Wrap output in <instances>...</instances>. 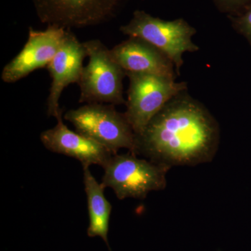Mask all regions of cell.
<instances>
[{
    "mask_svg": "<svg viewBox=\"0 0 251 251\" xmlns=\"http://www.w3.org/2000/svg\"><path fill=\"white\" fill-rule=\"evenodd\" d=\"M220 140L219 122L186 91L172 99L136 135L135 154L170 169L196 166L212 161Z\"/></svg>",
    "mask_w": 251,
    "mask_h": 251,
    "instance_id": "obj_1",
    "label": "cell"
},
{
    "mask_svg": "<svg viewBox=\"0 0 251 251\" xmlns=\"http://www.w3.org/2000/svg\"><path fill=\"white\" fill-rule=\"evenodd\" d=\"M120 29L125 35L144 39L166 54L174 64L177 76L184 65V53L200 50L193 41L197 30L182 18L166 21L136 10L129 22Z\"/></svg>",
    "mask_w": 251,
    "mask_h": 251,
    "instance_id": "obj_2",
    "label": "cell"
},
{
    "mask_svg": "<svg viewBox=\"0 0 251 251\" xmlns=\"http://www.w3.org/2000/svg\"><path fill=\"white\" fill-rule=\"evenodd\" d=\"M83 44L89 62L83 67L77 83L79 103L126 104L123 87L126 72L112 57L110 49L99 39Z\"/></svg>",
    "mask_w": 251,
    "mask_h": 251,
    "instance_id": "obj_3",
    "label": "cell"
},
{
    "mask_svg": "<svg viewBox=\"0 0 251 251\" xmlns=\"http://www.w3.org/2000/svg\"><path fill=\"white\" fill-rule=\"evenodd\" d=\"M101 184L113 190L119 200H143L151 191L164 190L170 168L132 152L112 155L103 167Z\"/></svg>",
    "mask_w": 251,
    "mask_h": 251,
    "instance_id": "obj_4",
    "label": "cell"
},
{
    "mask_svg": "<svg viewBox=\"0 0 251 251\" xmlns=\"http://www.w3.org/2000/svg\"><path fill=\"white\" fill-rule=\"evenodd\" d=\"M115 105L89 103L68 110L64 119L77 132L103 145L114 154L127 149L135 154V135L125 112L117 111Z\"/></svg>",
    "mask_w": 251,
    "mask_h": 251,
    "instance_id": "obj_5",
    "label": "cell"
},
{
    "mask_svg": "<svg viewBox=\"0 0 251 251\" xmlns=\"http://www.w3.org/2000/svg\"><path fill=\"white\" fill-rule=\"evenodd\" d=\"M129 80L125 112L135 135L176 95L188 90V82L152 75L126 72Z\"/></svg>",
    "mask_w": 251,
    "mask_h": 251,
    "instance_id": "obj_6",
    "label": "cell"
},
{
    "mask_svg": "<svg viewBox=\"0 0 251 251\" xmlns=\"http://www.w3.org/2000/svg\"><path fill=\"white\" fill-rule=\"evenodd\" d=\"M41 22L64 29L97 25L115 14L120 0H32Z\"/></svg>",
    "mask_w": 251,
    "mask_h": 251,
    "instance_id": "obj_7",
    "label": "cell"
},
{
    "mask_svg": "<svg viewBox=\"0 0 251 251\" xmlns=\"http://www.w3.org/2000/svg\"><path fill=\"white\" fill-rule=\"evenodd\" d=\"M67 31L57 25H48L44 31L29 27L27 42L21 52L5 66L1 80L6 83H14L37 69L47 67L58 50Z\"/></svg>",
    "mask_w": 251,
    "mask_h": 251,
    "instance_id": "obj_8",
    "label": "cell"
},
{
    "mask_svg": "<svg viewBox=\"0 0 251 251\" xmlns=\"http://www.w3.org/2000/svg\"><path fill=\"white\" fill-rule=\"evenodd\" d=\"M87 57L85 46L75 34L67 29V34L58 50L47 68L52 79L47 99V114L58 119L63 110L59 106V99L63 91L73 83H78L83 69V61Z\"/></svg>",
    "mask_w": 251,
    "mask_h": 251,
    "instance_id": "obj_9",
    "label": "cell"
},
{
    "mask_svg": "<svg viewBox=\"0 0 251 251\" xmlns=\"http://www.w3.org/2000/svg\"><path fill=\"white\" fill-rule=\"evenodd\" d=\"M57 121L53 128L44 130L41 134V143L49 151L75 158L82 166L99 165L102 168L114 155L100 144L69 129L63 122L62 116Z\"/></svg>",
    "mask_w": 251,
    "mask_h": 251,
    "instance_id": "obj_10",
    "label": "cell"
},
{
    "mask_svg": "<svg viewBox=\"0 0 251 251\" xmlns=\"http://www.w3.org/2000/svg\"><path fill=\"white\" fill-rule=\"evenodd\" d=\"M112 57L126 72L152 74L176 80L171 59L151 44L138 37H128L110 49Z\"/></svg>",
    "mask_w": 251,
    "mask_h": 251,
    "instance_id": "obj_11",
    "label": "cell"
},
{
    "mask_svg": "<svg viewBox=\"0 0 251 251\" xmlns=\"http://www.w3.org/2000/svg\"><path fill=\"white\" fill-rule=\"evenodd\" d=\"M83 181L87 196L90 225L87 229V235L90 237H100L109 245L108 234L110 226L112 205L104 194L103 185L99 184L92 174L90 166H82Z\"/></svg>",
    "mask_w": 251,
    "mask_h": 251,
    "instance_id": "obj_12",
    "label": "cell"
},
{
    "mask_svg": "<svg viewBox=\"0 0 251 251\" xmlns=\"http://www.w3.org/2000/svg\"><path fill=\"white\" fill-rule=\"evenodd\" d=\"M227 18L232 29L247 40L251 49V4L238 14Z\"/></svg>",
    "mask_w": 251,
    "mask_h": 251,
    "instance_id": "obj_13",
    "label": "cell"
},
{
    "mask_svg": "<svg viewBox=\"0 0 251 251\" xmlns=\"http://www.w3.org/2000/svg\"><path fill=\"white\" fill-rule=\"evenodd\" d=\"M219 12L227 16L237 14L251 4V0H212Z\"/></svg>",
    "mask_w": 251,
    "mask_h": 251,
    "instance_id": "obj_14",
    "label": "cell"
}]
</instances>
